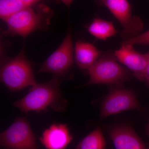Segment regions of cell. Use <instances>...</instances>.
<instances>
[{
  "mask_svg": "<svg viewBox=\"0 0 149 149\" xmlns=\"http://www.w3.org/2000/svg\"><path fill=\"white\" fill-rule=\"evenodd\" d=\"M109 134L116 149H149L130 127H114L110 130Z\"/></svg>",
  "mask_w": 149,
  "mask_h": 149,
  "instance_id": "obj_11",
  "label": "cell"
},
{
  "mask_svg": "<svg viewBox=\"0 0 149 149\" xmlns=\"http://www.w3.org/2000/svg\"><path fill=\"white\" fill-rule=\"evenodd\" d=\"M141 109V106L133 92L126 89L114 88L102 104L100 117L103 119L125 111Z\"/></svg>",
  "mask_w": 149,
  "mask_h": 149,
  "instance_id": "obj_8",
  "label": "cell"
},
{
  "mask_svg": "<svg viewBox=\"0 0 149 149\" xmlns=\"http://www.w3.org/2000/svg\"><path fill=\"white\" fill-rule=\"evenodd\" d=\"M61 83V79L55 76L48 82L37 83L31 87L26 95L14 102L13 105L26 113L40 112L49 108L58 112L64 111L67 102L60 88Z\"/></svg>",
  "mask_w": 149,
  "mask_h": 149,
  "instance_id": "obj_1",
  "label": "cell"
},
{
  "mask_svg": "<svg viewBox=\"0 0 149 149\" xmlns=\"http://www.w3.org/2000/svg\"><path fill=\"white\" fill-rule=\"evenodd\" d=\"M21 0H0V17L2 20L32 6Z\"/></svg>",
  "mask_w": 149,
  "mask_h": 149,
  "instance_id": "obj_15",
  "label": "cell"
},
{
  "mask_svg": "<svg viewBox=\"0 0 149 149\" xmlns=\"http://www.w3.org/2000/svg\"><path fill=\"white\" fill-rule=\"evenodd\" d=\"M31 6H33L40 0H21Z\"/></svg>",
  "mask_w": 149,
  "mask_h": 149,
  "instance_id": "obj_18",
  "label": "cell"
},
{
  "mask_svg": "<svg viewBox=\"0 0 149 149\" xmlns=\"http://www.w3.org/2000/svg\"><path fill=\"white\" fill-rule=\"evenodd\" d=\"M129 44L132 45H139L148 46L149 45V30L144 33H141L138 36L127 40H124L121 45Z\"/></svg>",
  "mask_w": 149,
  "mask_h": 149,
  "instance_id": "obj_16",
  "label": "cell"
},
{
  "mask_svg": "<svg viewBox=\"0 0 149 149\" xmlns=\"http://www.w3.org/2000/svg\"><path fill=\"white\" fill-rule=\"evenodd\" d=\"M116 59L128 68L133 75L141 81H145V75L147 63L146 54L137 52L133 45H121V47L114 54Z\"/></svg>",
  "mask_w": 149,
  "mask_h": 149,
  "instance_id": "obj_9",
  "label": "cell"
},
{
  "mask_svg": "<svg viewBox=\"0 0 149 149\" xmlns=\"http://www.w3.org/2000/svg\"><path fill=\"white\" fill-rule=\"evenodd\" d=\"M73 63L72 35L68 30L61 45L43 63L38 72L52 73L61 79L69 72Z\"/></svg>",
  "mask_w": 149,
  "mask_h": 149,
  "instance_id": "obj_6",
  "label": "cell"
},
{
  "mask_svg": "<svg viewBox=\"0 0 149 149\" xmlns=\"http://www.w3.org/2000/svg\"><path fill=\"white\" fill-rule=\"evenodd\" d=\"M88 30L91 35L102 40H107L117 33L112 22L98 18L94 19L88 26Z\"/></svg>",
  "mask_w": 149,
  "mask_h": 149,
  "instance_id": "obj_13",
  "label": "cell"
},
{
  "mask_svg": "<svg viewBox=\"0 0 149 149\" xmlns=\"http://www.w3.org/2000/svg\"><path fill=\"white\" fill-rule=\"evenodd\" d=\"M105 140L98 127L80 141L76 149H105Z\"/></svg>",
  "mask_w": 149,
  "mask_h": 149,
  "instance_id": "obj_14",
  "label": "cell"
},
{
  "mask_svg": "<svg viewBox=\"0 0 149 149\" xmlns=\"http://www.w3.org/2000/svg\"><path fill=\"white\" fill-rule=\"evenodd\" d=\"M1 80L11 91L21 90L37 83L32 65L24 54V50L16 56L3 63Z\"/></svg>",
  "mask_w": 149,
  "mask_h": 149,
  "instance_id": "obj_3",
  "label": "cell"
},
{
  "mask_svg": "<svg viewBox=\"0 0 149 149\" xmlns=\"http://www.w3.org/2000/svg\"><path fill=\"white\" fill-rule=\"evenodd\" d=\"M147 63L145 72V79L149 86V50L147 53Z\"/></svg>",
  "mask_w": 149,
  "mask_h": 149,
  "instance_id": "obj_17",
  "label": "cell"
},
{
  "mask_svg": "<svg viewBox=\"0 0 149 149\" xmlns=\"http://www.w3.org/2000/svg\"><path fill=\"white\" fill-rule=\"evenodd\" d=\"M67 7L69 8L73 0H61Z\"/></svg>",
  "mask_w": 149,
  "mask_h": 149,
  "instance_id": "obj_19",
  "label": "cell"
},
{
  "mask_svg": "<svg viewBox=\"0 0 149 149\" xmlns=\"http://www.w3.org/2000/svg\"><path fill=\"white\" fill-rule=\"evenodd\" d=\"M101 56V52L91 43L78 41L75 44L74 47L75 62L81 69H90Z\"/></svg>",
  "mask_w": 149,
  "mask_h": 149,
  "instance_id": "obj_12",
  "label": "cell"
},
{
  "mask_svg": "<svg viewBox=\"0 0 149 149\" xmlns=\"http://www.w3.org/2000/svg\"><path fill=\"white\" fill-rule=\"evenodd\" d=\"M148 133H149V125L148 127Z\"/></svg>",
  "mask_w": 149,
  "mask_h": 149,
  "instance_id": "obj_20",
  "label": "cell"
},
{
  "mask_svg": "<svg viewBox=\"0 0 149 149\" xmlns=\"http://www.w3.org/2000/svg\"><path fill=\"white\" fill-rule=\"evenodd\" d=\"M90 79L85 85L107 84L120 85L127 79V70L116 61L114 54L107 53L100 56L88 70Z\"/></svg>",
  "mask_w": 149,
  "mask_h": 149,
  "instance_id": "obj_4",
  "label": "cell"
},
{
  "mask_svg": "<svg viewBox=\"0 0 149 149\" xmlns=\"http://www.w3.org/2000/svg\"><path fill=\"white\" fill-rule=\"evenodd\" d=\"M98 1H100H100H101V0H98Z\"/></svg>",
  "mask_w": 149,
  "mask_h": 149,
  "instance_id": "obj_21",
  "label": "cell"
},
{
  "mask_svg": "<svg viewBox=\"0 0 149 149\" xmlns=\"http://www.w3.org/2000/svg\"><path fill=\"white\" fill-rule=\"evenodd\" d=\"M72 139L66 124L54 123L43 132L40 141L47 149H65Z\"/></svg>",
  "mask_w": 149,
  "mask_h": 149,
  "instance_id": "obj_10",
  "label": "cell"
},
{
  "mask_svg": "<svg viewBox=\"0 0 149 149\" xmlns=\"http://www.w3.org/2000/svg\"><path fill=\"white\" fill-rule=\"evenodd\" d=\"M123 27L121 37L124 40L141 34L144 23L141 18L132 15V8L128 0H101Z\"/></svg>",
  "mask_w": 149,
  "mask_h": 149,
  "instance_id": "obj_7",
  "label": "cell"
},
{
  "mask_svg": "<svg viewBox=\"0 0 149 149\" xmlns=\"http://www.w3.org/2000/svg\"><path fill=\"white\" fill-rule=\"evenodd\" d=\"M0 145L4 149H38L36 139L29 123L19 118L1 133Z\"/></svg>",
  "mask_w": 149,
  "mask_h": 149,
  "instance_id": "obj_5",
  "label": "cell"
},
{
  "mask_svg": "<svg viewBox=\"0 0 149 149\" xmlns=\"http://www.w3.org/2000/svg\"><path fill=\"white\" fill-rule=\"evenodd\" d=\"M32 6L14 14L3 20L7 27L6 34L25 37L48 24L52 15L51 9L42 4L36 8Z\"/></svg>",
  "mask_w": 149,
  "mask_h": 149,
  "instance_id": "obj_2",
  "label": "cell"
}]
</instances>
